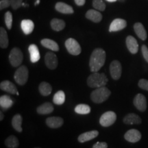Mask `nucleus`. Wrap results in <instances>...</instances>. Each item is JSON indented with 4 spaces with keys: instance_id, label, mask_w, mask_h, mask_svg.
I'll use <instances>...</instances> for the list:
<instances>
[{
    "instance_id": "f257e3e1",
    "label": "nucleus",
    "mask_w": 148,
    "mask_h": 148,
    "mask_svg": "<svg viewBox=\"0 0 148 148\" xmlns=\"http://www.w3.org/2000/svg\"><path fill=\"white\" fill-rule=\"evenodd\" d=\"M106 51L101 48H96L92 51L89 60L90 69L92 73L97 72L104 64L106 62Z\"/></svg>"
},
{
    "instance_id": "f03ea898",
    "label": "nucleus",
    "mask_w": 148,
    "mask_h": 148,
    "mask_svg": "<svg viewBox=\"0 0 148 148\" xmlns=\"http://www.w3.org/2000/svg\"><path fill=\"white\" fill-rule=\"evenodd\" d=\"M108 81V79L105 73L93 72L87 78V84L90 88H97L106 86Z\"/></svg>"
},
{
    "instance_id": "7ed1b4c3",
    "label": "nucleus",
    "mask_w": 148,
    "mask_h": 148,
    "mask_svg": "<svg viewBox=\"0 0 148 148\" xmlns=\"http://www.w3.org/2000/svg\"><path fill=\"white\" fill-rule=\"evenodd\" d=\"M111 95V91L106 86L97 88L90 93V99L92 102L101 103L108 99Z\"/></svg>"
},
{
    "instance_id": "20e7f679",
    "label": "nucleus",
    "mask_w": 148,
    "mask_h": 148,
    "mask_svg": "<svg viewBox=\"0 0 148 148\" xmlns=\"http://www.w3.org/2000/svg\"><path fill=\"white\" fill-rule=\"evenodd\" d=\"M29 71L26 66L23 65L20 66L16 70L15 73L14 74V79L15 82L20 86H23L26 84L28 79Z\"/></svg>"
},
{
    "instance_id": "39448f33",
    "label": "nucleus",
    "mask_w": 148,
    "mask_h": 148,
    "mask_svg": "<svg viewBox=\"0 0 148 148\" xmlns=\"http://www.w3.org/2000/svg\"><path fill=\"white\" fill-rule=\"evenodd\" d=\"M23 55L21 49L18 47H14L9 54V61L13 67H17L21 65L23 62Z\"/></svg>"
},
{
    "instance_id": "423d86ee",
    "label": "nucleus",
    "mask_w": 148,
    "mask_h": 148,
    "mask_svg": "<svg viewBox=\"0 0 148 148\" xmlns=\"http://www.w3.org/2000/svg\"><path fill=\"white\" fill-rule=\"evenodd\" d=\"M116 120V114L113 111H107L101 116L99 123L103 127H109L113 125Z\"/></svg>"
},
{
    "instance_id": "0eeeda50",
    "label": "nucleus",
    "mask_w": 148,
    "mask_h": 148,
    "mask_svg": "<svg viewBox=\"0 0 148 148\" xmlns=\"http://www.w3.org/2000/svg\"><path fill=\"white\" fill-rule=\"evenodd\" d=\"M65 47L66 50L68 51L70 54L73 56H77L82 51L80 45L78 42L74 38H69L65 41Z\"/></svg>"
},
{
    "instance_id": "6e6552de",
    "label": "nucleus",
    "mask_w": 148,
    "mask_h": 148,
    "mask_svg": "<svg viewBox=\"0 0 148 148\" xmlns=\"http://www.w3.org/2000/svg\"><path fill=\"white\" fill-rule=\"evenodd\" d=\"M110 73L112 78L118 80L121 76L122 66L119 61L113 60L110 64Z\"/></svg>"
},
{
    "instance_id": "1a4fd4ad",
    "label": "nucleus",
    "mask_w": 148,
    "mask_h": 148,
    "mask_svg": "<svg viewBox=\"0 0 148 148\" xmlns=\"http://www.w3.org/2000/svg\"><path fill=\"white\" fill-rule=\"evenodd\" d=\"M133 103L137 110L140 112H144L147 109V99L143 94L138 93L135 96L133 100Z\"/></svg>"
},
{
    "instance_id": "9d476101",
    "label": "nucleus",
    "mask_w": 148,
    "mask_h": 148,
    "mask_svg": "<svg viewBox=\"0 0 148 148\" xmlns=\"http://www.w3.org/2000/svg\"><path fill=\"white\" fill-rule=\"evenodd\" d=\"M45 63L47 67L49 69L53 70L56 69L58 64V58L56 55L51 51H48L45 56Z\"/></svg>"
},
{
    "instance_id": "9b49d317",
    "label": "nucleus",
    "mask_w": 148,
    "mask_h": 148,
    "mask_svg": "<svg viewBox=\"0 0 148 148\" xmlns=\"http://www.w3.org/2000/svg\"><path fill=\"white\" fill-rule=\"evenodd\" d=\"M124 138L130 143H137L141 139V133L136 129L129 130L125 133Z\"/></svg>"
},
{
    "instance_id": "f8f14e48",
    "label": "nucleus",
    "mask_w": 148,
    "mask_h": 148,
    "mask_svg": "<svg viewBox=\"0 0 148 148\" xmlns=\"http://www.w3.org/2000/svg\"><path fill=\"white\" fill-rule=\"evenodd\" d=\"M127 26V21L123 18H115L112 23H110L109 27V32H118V31L122 30Z\"/></svg>"
},
{
    "instance_id": "ddd939ff",
    "label": "nucleus",
    "mask_w": 148,
    "mask_h": 148,
    "mask_svg": "<svg viewBox=\"0 0 148 148\" xmlns=\"http://www.w3.org/2000/svg\"><path fill=\"white\" fill-rule=\"evenodd\" d=\"M63 123L64 120L60 116H50L46 119V124L50 128H59Z\"/></svg>"
},
{
    "instance_id": "4468645a",
    "label": "nucleus",
    "mask_w": 148,
    "mask_h": 148,
    "mask_svg": "<svg viewBox=\"0 0 148 148\" xmlns=\"http://www.w3.org/2000/svg\"><path fill=\"white\" fill-rule=\"evenodd\" d=\"M125 43H126V46L127 49H128L130 52L132 54H135L138 52V44L137 40L136 38L132 36H127L125 40Z\"/></svg>"
},
{
    "instance_id": "2eb2a0df",
    "label": "nucleus",
    "mask_w": 148,
    "mask_h": 148,
    "mask_svg": "<svg viewBox=\"0 0 148 148\" xmlns=\"http://www.w3.org/2000/svg\"><path fill=\"white\" fill-rule=\"evenodd\" d=\"M123 123L127 125H138L141 123V118L135 113H129L123 117Z\"/></svg>"
},
{
    "instance_id": "dca6fc26",
    "label": "nucleus",
    "mask_w": 148,
    "mask_h": 148,
    "mask_svg": "<svg viewBox=\"0 0 148 148\" xmlns=\"http://www.w3.org/2000/svg\"><path fill=\"white\" fill-rule=\"evenodd\" d=\"M98 135H99V132L97 130L88 131V132H84L79 135L78 138H77V140L81 143H85V142H87L88 140L94 139V138L97 137Z\"/></svg>"
},
{
    "instance_id": "f3484780",
    "label": "nucleus",
    "mask_w": 148,
    "mask_h": 148,
    "mask_svg": "<svg viewBox=\"0 0 148 148\" xmlns=\"http://www.w3.org/2000/svg\"><path fill=\"white\" fill-rule=\"evenodd\" d=\"M0 88L3 91L8 92V93L12 94V95L16 94L18 92L15 85L8 80L2 81L0 84Z\"/></svg>"
},
{
    "instance_id": "a211bd4d",
    "label": "nucleus",
    "mask_w": 148,
    "mask_h": 148,
    "mask_svg": "<svg viewBox=\"0 0 148 148\" xmlns=\"http://www.w3.org/2000/svg\"><path fill=\"white\" fill-rule=\"evenodd\" d=\"M134 30L136 34L140 39L142 40H145L147 38V32H146L145 27H144L143 25L140 22H137V23H134Z\"/></svg>"
},
{
    "instance_id": "6ab92c4d",
    "label": "nucleus",
    "mask_w": 148,
    "mask_h": 148,
    "mask_svg": "<svg viewBox=\"0 0 148 148\" xmlns=\"http://www.w3.org/2000/svg\"><path fill=\"white\" fill-rule=\"evenodd\" d=\"M28 50L29 55H30V61L32 63H35L37 62L40 60V56L39 53V50L38 48L36 45L34 44H32L29 46Z\"/></svg>"
},
{
    "instance_id": "aec40b11",
    "label": "nucleus",
    "mask_w": 148,
    "mask_h": 148,
    "mask_svg": "<svg viewBox=\"0 0 148 148\" xmlns=\"http://www.w3.org/2000/svg\"><path fill=\"white\" fill-rule=\"evenodd\" d=\"M85 16L94 23H99L102 20V15L97 10H88Z\"/></svg>"
},
{
    "instance_id": "412c9836",
    "label": "nucleus",
    "mask_w": 148,
    "mask_h": 148,
    "mask_svg": "<svg viewBox=\"0 0 148 148\" xmlns=\"http://www.w3.org/2000/svg\"><path fill=\"white\" fill-rule=\"evenodd\" d=\"M55 8L58 12L62 14H73V9L71 5L64 2H58L55 5Z\"/></svg>"
},
{
    "instance_id": "4be33fe9",
    "label": "nucleus",
    "mask_w": 148,
    "mask_h": 148,
    "mask_svg": "<svg viewBox=\"0 0 148 148\" xmlns=\"http://www.w3.org/2000/svg\"><path fill=\"white\" fill-rule=\"evenodd\" d=\"M53 109V106L50 102H45L38 106L36 108V112L40 114H48L51 113Z\"/></svg>"
},
{
    "instance_id": "5701e85b",
    "label": "nucleus",
    "mask_w": 148,
    "mask_h": 148,
    "mask_svg": "<svg viewBox=\"0 0 148 148\" xmlns=\"http://www.w3.org/2000/svg\"><path fill=\"white\" fill-rule=\"evenodd\" d=\"M21 27L24 34L27 35L32 32L34 28V24L32 20L25 19L21 21Z\"/></svg>"
},
{
    "instance_id": "b1692460",
    "label": "nucleus",
    "mask_w": 148,
    "mask_h": 148,
    "mask_svg": "<svg viewBox=\"0 0 148 148\" xmlns=\"http://www.w3.org/2000/svg\"><path fill=\"white\" fill-rule=\"evenodd\" d=\"M41 45L47 49H50L51 51H59V46L56 42L54 40L49 39V38H43L40 41Z\"/></svg>"
},
{
    "instance_id": "393cba45",
    "label": "nucleus",
    "mask_w": 148,
    "mask_h": 148,
    "mask_svg": "<svg viewBox=\"0 0 148 148\" xmlns=\"http://www.w3.org/2000/svg\"><path fill=\"white\" fill-rule=\"evenodd\" d=\"M13 103L14 101L10 96L5 95L1 96L0 97V106L3 109H9L12 106Z\"/></svg>"
},
{
    "instance_id": "a878e982",
    "label": "nucleus",
    "mask_w": 148,
    "mask_h": 148,
    "mask_svg": "<svg viewBox=\"0 0 148 148\" xmlns=\"http://www.w3.org/2000/svg\"><path fill=\"white\" fill-rule=\"evenodd\" d=\"M39 92L43 96H48L51 94L52 91V87L51 84L47 82H42L38 86Z\"/></svg>"
},
{
    "instance_id": "bb28decb",
    "label": "nucleus",
    "mask_w": 148,
    "mask_h": 148,
    "mask_svg": "<svg viewBox=\"0 0 148 148\" xmlns=\"http://www.w3.org/2000/svg\"><path fill=\"white\" fill-rule=\"evenodd\" d=\"M50 24L52 29L56 32H60L65 27V22L59 18H53Z\"/></svg>"
},
{
    "instance_id": "cd10ccee",
    "label": "nucleus",
    "mask_w": 148,
    "mask_h": 148,
    "mask_svg": "<svg viewBox=\"0 0 148 148\" xmlns=\"http://www.w3.org/2000/svg\"><path fill=\"white\" fill-rule=\"evenodd\" d=\"M8 37L6 30L3 27H0V47L5 49L8 46Z\"/></svg>"
},
{
    "instance_id": "c85d7f7f",
    "label": "nucleus",
    "mask_w": 148,
    "mask_h": 148,
    "mask_svg": "<svg viewBox=\"0 0 148 148\" xmlns=\"http://www.w3.org/2000/svg\"><path fill=\"white\" fill-rule=\"evenodd\" d=\"M22 121H23V119H22L21 116L19 114H15L12 119V127L18 132H21L23 131V129L21 127Z\"/></svg>"
},
{
    "instance_id": "c756f323",
    "label": "nucleus",
    "mask_w": 148,
    "mask_h": 148,
    "mask_svg": "<svg viewBox=\"0 0 148 148\" xmlns=\"http://www.w3.org/2000/svg\"><path fill=\"white\" fill-rule=\"evenodd\" d=\"M5 145L8 148H17L19 145V141L15 136L10 135L5 139Z\"/></svg>"
},
{
    "instance_id": "7c9ffc66",
    "label": "nucleus",
    "mask_w": 148,
    "mask_h": 148,
    "mask_svg": "<svg viewBox=\"0 0 148 148\" xmlns=\"http://www.w3.org/2000/svg\"><path fill=\"white\" fill-rule=\"evenodd\" d=\"M65 101V94L62 90H58L56 92L54 96L53 97V102L56 105H62L64 103Z\"/></svg>"
},
{
    "instance_id": "2f4dec72",
    "label": "nucleus",
    "mask_w": 148,
    "mask_h": 148,
    "mask_svg": "<svg viewBox=\"0 0 148 148\" xmlns=\"http://www.w3.org/2000/svg\"><path fill=\"white\" fill-rule=\"evenodd\" d=\"M75 112L79 114H86L90 113V107L87 104H78L75 106L74 109Z\"/></svg>"
},
{
    "instance_id": "473e14b6",
    "label": "nucleus",
    "mask_w": 148,
    "mask_h": 148,
    "mask_svg": "<svg viewBox=\"0 0 148 148\" xmlns=\"http://www.w3.org/2000/svg\"><path fill=\"white\" fill-rule=\"evenodd\" d=\"M92 6L97 10L104 11L106 9V4L102 0H92Z\"/></svg>"
},
{
    "instance_id": "72a5a7b5",
    "label": "nucleus",
    "mask_w": 148,
    "mask_h": 148,
    "mask_svg": "<svg viewBox=\"0 0 148 148\" xmlns=\"http://www.w3.org/2000/svg\"><path fill=\"white\" fill-rule=\"evenodd\" d=\"M4 20L7 28L10 29L12 26V14L10 11H8L5 13Z\"/></svg>"
},
{
    "instance_id": "f704fd0d",
    "label": "nucleus",
    "mask_w": 148,
    "mask_h": 148,
    "mask_svg": "<svg viewBox=\"0 0 148 148\" xmlns=\"http://www.w3.org/2000/svg\"><path fill=\"white\" fill-rule=\"evenodd\" d=\"M138 87L141 89L148 91V80L145 79H140L138 83Z\"/></svg>"
},
{
    "instance_id": "c9c22d12",
    "label": "nucleus",
    "mask_w": 148,
    "mask_h": 148,
    "mask_svg": "<svg viewBox=\"0 0 148 148\" xmlns=\"http://www.w3.org/2000/svg\"><path fill=\"white\" fill-rule=\"evenodd\" d=\"M11 7L13 10H16L23 5V0H10Z\"/></svg>"
},
{
    "instance_id": "e433bc0d",
    "label": "nucleus",
    "mask_w": 148,
    "mask_h": 148,
    "mask_svg": "<svg viewBox=\"0 0 148 148\" xmlns=\"http://www.w3.org/2000/svg\"><path fill=\"white\" fill-rule=\"evenodd\" d=\"M9 6H11L10 0H1L0 1V10H1L8 8Z\"/></svg>"
},
{
    "instance_id": "4c0bfd02",
    "label": "nucleus",
    "mask_w": 148,
    "mask_h": 148,
    "mask_svg": "<svg viewBox=\"0 0 148 148\" xmlns=\"http://www.w3.org/2000/svg\"><path fill=\"white\" fill-rule=\"evenodd\" d=\"M141 52L146 62L148 63V47L145 45H143L141 47Z\"/></svg>"
},
{
    "instance_id": "58836bf2",
    "label": "nucleus",
    "mask_w": 148,
    "mask_h": 148,
    "mask_svg": "<svg viewBox=\"0 0 148 148\" xmlns=\"http://www.w3.org/2000/svg\"><path fill=\"white\" fill-rule=\"evenodd\" d=\"M92 148H108V144L106 142H97L92 145Z\"/></svg>"
},
{
    "instance_id": "ea45409f",
    "label": "nucleus",
    "mask_w": 148,
    "mask_h": 148,
    "mask_svg": "<svg viewBox=\"0 0 148 148\" xmlns=\"http://www.w3.org/2000/svg\"><path fill=\"white\" fill-rule=\"evenodd\" d=\"M75 2L79 6H82V5H84L85 4L86 0H75Z\"/></svg>"
},
{
    "instance_id": "a19ab883",
    "label": "nucleus",
    "mask_w": 148,
    "mask_h": 148,
    "mask_svg": "<svg viewBox=\"0 0 148 148\" xmlns=\"http://www.w3.org/2000/svg\"><path fill=\"white\" fill-rule=\"evenodd\" d=\"M3 117H4V116H3V114L2 111H1V112H0V120H1V121H2V120L3 119Z\"/></svg>"
},
{
    "instance_id": "79ce46f5",
    "label": "nucleus",
    "mask_w": 148,
    "mask_h": 148,
    "mask_svg": "<svg viewBox=\"0 0 148 148\" xmlns=\"http://www.w3.org/2000/svg\"><path fill=\"white\" fill-rule=\"evenodd\" d=\"M106 1H109V2H115L117 0H106Z\"/></svg>"
},
{
    "instance_id": "37998d69",
    "label": "nucleus",
    "mask_w": 148,
    "mask_h": 148,
    "mask_svg": "<svg viewBox=\"0 0 148 148\" xmlns=\"http://www.w3.org/2000/svg\"><path fill=\"white\" fill-rule=\"evenodd\" d=\"M39 3H40V0H36V1L35 2V5H37Z\"/></svg>"
},
{
    "instance_id": "c03bdc74",
    "label": "nucleus",
    "mask_w": 148,
    "mask_h": 148,
    "mask_svg": "<svg viewBox=\"0 0 148 148\" xmlns=\"http://www.w3.org/2000/svg\"><path fill=\"white\" fill-rule=\"evenodd\" d=\"M117 1H120V2H125V0H117Z\"/></svg>"
},
{
    "instance_id": "a18cd8bd",
    "label": "nucleus",
    "mask_w": 148,
    "mask_h": 148,
    "mask_svg": "<svg viewBox=\"0 0 148 148\" xmlns=\"http://www.w3.org/2000/svg\"><path fill=\"white\" fill-rule=\"evenodd\" d=\"M34 148H40V147H34Z\"/></svg>"
}]
</instances>
